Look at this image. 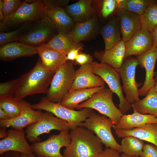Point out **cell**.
<instances>
[{
	"label": "cell",
	"mask_w": 157,
	"mask_h": 157,
	"mask_svg": "<svg viewBox=\"0 0 157 157\" xmlns=\"http://www.w3.org/2000/svg\"><path fill=\"white\" fill-rule=\"evenodd\" d=\"M69 135L71 141L64 150L65 157H96L103 150V143L90 130L78 126Z\"/></svg>",
	"instance_id": "7a4b0ae2"
},
{
	"label": "cell",
	"mask_w": 157,
	"mask_h": 157,
	"mask_svg": "<svg viewBox=\"0 0 157 157\" xmlns=\"http://www.w3.org/2000/svg\"><path fill=\"white\" fill-rule=\"evenodd\" d=\"M6 128L0 127V138H3L6 137L7 135L8 131H6Z\"/></svg>",
	"instance_id": "c3c4849f"
},
{
	"label": "cell",
	"mask_w": 157,
	"mask_h": 157,
	"mask_svg": "<svg viewBox=\"0 0 157 157\" xmlns=\"http://www.w3.org/2000/svg\"><path fill=\"white\" fill-rule=\"evenodd\" d=\"M53 115L46 111L42 113L38 121L27 127L25 131L26 137L30 142H40V135L45 133H48L53 130L60 132L69 131L70 129L68 123Z\"/></svg>",
	"instance_id": "30bf717a"
},
{
	"label": "cell",
	"mask_w": 157,
	"mask_h": 157,
	"mask_svg": "<svg viewBox=\"0 0 157 157\" xmlns=\"http://www.w3.org/2000/svg\"><path fill=\"white\" fill-rule=\"evenodd\" d=\"M114 125L111 120L105 115L94 112L90 116L81 122L78 126L91 131L100 139L106 147L110 148L121 152L120 145L114 138L111 128Z\"/></svg>",
	"instance_id": "8992f818"
},
{
	"label": "cell",
	"mask_w": 157,
	"mask_h": 157,
	"mask_svg": "<svg viewBox=\"0 0 157 157\" xmlns=\"http://www.w3.org/2000/svg\"><path fill=\"white\" fill-rule=\"evenodd\" d=\"M38 54L37 47L20 42H12L1 46L0 58L3 61L10 60Z\"/></svg>",
	"instance_id": "ffe728a7"
},
{
	"label": "cell",
	"mask_w": 157,
	"mask_h": 157,
	"mask_svg": "<svg viewBox=\"0 0 157 157\" xmlns=\"http://www.w3.org/2000/svg\"><path fill=\"white\" fill-rule=\"evenodd\" d=\"M125 53V42L122 40L110 49L96 51L94 53V55L100 62L107 64L118 70L123 64Z\"/></svg>",
	"instance_id": "7402d4cb"
},
{
	"label": "cell",
	"mask_w": 157,
	"mask_h": 157,
	"mask_svg": "<svg viewBox=\"0 0 157 157\" xmlns=\"http://www.w3.org/2000/svg\"><path fill=\"white\" fill-rule=\"evenodd\" d=\"M24 1L3 0V9L5 18L14 13L20 8Z\"/></svg>",
	"instance_id": "74e56055"
},
{
	"label": "cell",
	"mask_w": 157,
	"mask_h": 157,
	"mask_svg": "<svg viewBox=\"0 0 157 157\" xmlns=\"http://www.w3.org/2000/svg\"><path fill=\"white\" fill-rule=\"evenodd\" d=\"M19 78L0 84V98L15 95Z\"/></svg>",
	"instance_id": "8d00e7d4"
},
{
	"label": "cell",
	"mask_w": 157,
	"mask_h": 157,
	"mask_svg": "<svg viewBox=\"0 0 157 157\" xmlns=\"http://www.w3.org/2000/svg\"><path fill=\"white\" fill-rule=\"evenodd\" d=\"M75 70L73 61L67 60L55 72L45 97L49 101L60 103L70 90L74 79Z\"/></svg>",
	"instance_id": "3957f363"
},
{
	"label": "cell",
	"mask_w": 157,
	"mask_h": 157,
	"mask_svg": "<svg viewBox=\"0 0 157 157\" xmlns=\"http://www.w3.org/2000/svg\"><path fill=\"white\" fill-rule=\"evenodd\" d=\"M46 14L55 25L58 32L70 33L75 23L66 13L65 8L56 7L47 9Z\"/></svg>",
	"instance_id": "83f0119b"
},
{
	"label": "cell",
	"mask_w": 157,
	"mask_h": 157,
	"mask_svg": "<svg viewBox=\"0 0 157 157\" xmlns=\"http://www.w3.org/2000/svg\"><path fill=\"white\" fill-rule=\"evenodd\" d=\"M142 26L150 32L157 25V0H155L141 16Z\"/></svg>",
	"instance_id": "836d02e7"
},
{
	"label": "cell",
	"mask_w": 157,
	"mask_h": 157,
	"mask_svg": "<svg viewBox=\"0 0 157 157\" xmlns=\"http://www.w3.org/2000/svg\"><path fill=\"white\" fill-rule=\"evenodd\" d=\"M149 123H157V117L150 114H141L133 111L131 114L123 115L113 127L114 130H129L142 126Z\"/></svg>",
	"instance_id": "cb8c5ba5"
},
{
	"label": "cell",
	"mask_w": 157,
	"mask_h": 157,
	"mask_svg": "<svg viewBox=\"0 0 157 157\" xmlns=\"http://www.w3.org/2000/svg\"><path fill=\"white\" fill-rule=\"evenodd\" d=\"M131 106L133 111L157 117V93L154 86L149 90L145 97L135 102Z\"/></svg>",
	"instance_id": "f1b7e54d"
},
{
	"label": "cell",
	"mask_w": 157,
	"mask_h": 157,
	"mask_svg": "<svg viewBox=\"0 0 157 157\" xmlns=\"http://www.w3.org/2000/svg\"><path fill=\"white\" fill-rule=\"evenodd\" d=\"M3 0H0V21L3 20L5 17L3 14Z\"/></svg>",
	"instance_id": "7dc6e473"
},
{
	"label": "cell",
	"mask_w": 157,
	"mask_h": 157,
	"mask_svg": "<svg viewBox=\"0 0 157 157\" xmlns=\"http://www.w3.org/2000/svg\"><path fill=\"white\" fill-rule=\"evenodd\" d=\"M119 138L133 136L153 144L157 147V123H149L131 130H115Z\"/></svg>",
	"instance_id": "603a6c76"
},
{
	"label": "cell",
	"mask_w": 157,
	"mask_h": 157,
	"mask_svg": "<svg viewBox=\"0 0 157 157\" xmlns=\"http://www.w3.org/2000/svg\"><path fill=\"white\" fill-rule=\"evenodd\" d=\"M47 9L56 7L65 8L67 6L69 0H42Z\"/></svg>",
	"instance_id": "ab89813d"
},
{
	"label": "cell",
	"mask_w": 157,
	"mask_h": 157,
	"mask_svg": "<svg viewBox=\"0 0 157 157\" xmlns=\"http://www.w3.org/2000/svg\"><path fill=\"white\" fill-rule=\"evenodd\" d=\"M116 15L119 21L122 39L124 42L142 27L141 16L137 13L119 8Z\"/></svg>",
	"instance_id": "ac0fdd59"
},
{
	"label": "cell",
	"mask_w": 157,
	"mask_h": 157,
	"mask_svg": "<svg viewBox=\"0 0 157 157\" xmlns=\"http://www.w3.org/2000/svg\"><path fill=\"white\" fill-rule=\"evenodd\" d=\"M113 93L109 89L105 87L87 100L79 104L76 108L81 110L88 108L95 109L109 118L115 125L123 115L113 103Z\"/></svg>",
	"instance_id": "5b68a950"
},
{
	"label": "cell",
	"mask_w": 157,
	"mask_h": 157,
	"mask_svg": "<svg viewBox=\"0 0 157 157\" xmlns=\"http://www.w3.org/2000/svg\"><path fill=\"white\" fill-rule=\"evenodd\" d=\"M69 131H61L58 134L50 135L44 141L33 143L31 146L34 155L37 157H65L61 154L60 149L70 143Z\"/></svg>",
	"instance_id": "7c38bea8"
},
{
	"label": "cell",
	"mask_w": 157,
	"mask_h": 157,
	"mask_svg": "<svg viewBox=\"0 0 157 157\" xmlns=\"http://www.w3.org/2000/svg\"><path fill=\"white\" fill-rule=\"evenodd\" d=\"M99 33L104 40L105 51L122 40L119 21L116 15L100 28Z\"/></svg>",
	"instance_id": "484cf974"
},
{
	"label": "cell",
	"mask_w": 157,
	"mask_h": 157,
	"mask_svg": "<svg viewBox=\"0 0 157 157\" xmlns=\"http://www.w3.org/2000/svg\"><path fill=\"white\" fill-rule=\"evenodd\" d=\"M42 112L33 109L31 105L23 100L21 101V112L17 117L5 120H0V127L22 129L34 124L41 118Z\"/></svg>",
	"instance_id": "5bb4252c"
},
{
	"label": "cell",
	"mask_w": 157,
	"mask_h": 157,
	"mask_svg": "<svg viewBox=\"0 0 157 157\" xmlns=\"http://www.w3.org/2000/svg\"><path fill=\"white\" fill-rule=\"evenodd\" d=\"M0 108L4 111L10 119L18 116L21 112V101L14 97L0 98Z\"/></svg>",
	"instance_id": "e575fe53"
},
{
	"label": "cell",
	"mask_w": 157,
	"mask_h": 157,
	"mask_svg": "<svg viewBox=\"0 0 157 157\" xmlns=\"http://www.w3.org/2000/svg\"><path fill=\"white\" fill-rule=\"evenodd\" d=\"M21 154L16 151H10L0 155V157H21Z\"/></svg>",
	"instance_id": "ee69618b"
},
{
	"label": "cell",
	"mask_w": 157,
	"mask_h": 157,
	"mask_svg": "<svg viewBox=\"0 0 157 157\" xmlns=\"http://www.w3.org/2000/svg\"><path fill=\"white\" fill-rule=\"evenodd\" d=\"M34 110H41L49 112L56 117L67 122L70 129L78 126L79 124L89 117L93 111L92 109L85 108L76 111L69 109L60 103L51 102L45 97L42 98L39 102L31 105Z\"/></svg>",
	"instance_id": "277c9868"
},
{
	"label": "cell",
	"mask_w": 157,
	"mask_h": 157,
	"mask_svg": "<svg viewBox=\"0 0 157 157\" xmlns=\"http://www.w3.org/2000/svg\"><path fill=\"white\" fill-rule=\"evenodd\" d=\"M139 157H157V147L152 144H144Z\"/></svg>",
	"instance_id": "f35d334b"
},
{
	"label": "cell",
	"mask_w": 157,
	"mask_h": 157,
	"mask_svg": "<svg viewBox=\"0 0 157 157\" xmlns=\"http://www.w3.org/2000/svg\"><path fill=\"white\" fill-rule=\"evenodd\" d=\"M10 119L7 114L0 108V120H5Z\"/></svg>",
	"instance_id": "bcb514c9"
},
{
	"label": "cell",
	"mask_w": 157,
	"mask_h": 157,
	"mask_svg": "<svg viewBox=\"0 0 157 157\" xmlns=\"http://www.w3.org/2000/svg\"><path fill=\"white\" fill-rule=\"evenodd\" d=\"M46 44L66 56L72 48L77 45L73 41L69 33L62 32H58Z\"/></svg>",
	"instance_id": "4dcf8cb0"
},
{
	"label": "cell",
	"mask_w": 157,
	"mask_h": 157,
	"mask_svg": "<svg viewBox=\"0 0 157 157\" xmlns=\"http://www.w3.org/2000/svg\"><path fill=\"white\" fill-rule=\"evenodd\" d=\"M77 45L72 48L66 55V60L73 61L75 60L76 57L79 53V51L82 48L81 46Z\"/></svg>",
	"instance_id": "7bdbcfd3"
},
{
	"label": "cell",
	"mask_w": 157,
	"mask_h": 157,
	"mask_svg": "<svg viewBox=\"0 0 157 157\" xmlns=\"http://www.w3.org/2000/svg\"><path fill=\"white\" fill-rule=\"evenodd\" d=\"M154 42V46L157 47V25L155 26L150 32Z\"/></svg>",
	"instance_id": "f6af8a7d"
},
{
	"label": "cell",
	"mask_w": 157,
	"mask_h": 157,
	"mask_svg": "<svg viewBox=\"0 0 157 157\" xmlns=\"http://www.w3.org/2000/svg\"><path fill=\"white\" fill-rule=\"evenodd\" d=\"M8 28V27L2 22H0V31L4 32V31Z\"/></svg>",
	"instance_id": "681fc988"
},
{
	"label": "cell",
	"mask_w": 157,
	"mask_h": 157,
	"mask_svg": "<svg viewBox=\"0 0 157 157\" xmlns=\"http://www.w3.org/2000/svg\"><path fill=\"white\" fill-rule=\"evenodd\" d=\"M124 60L132 55H140L150 50L154 46L151 33L142 28L128 41L125 42Z\"/></svg>",
	"instance_id": "9a60e30c"
},
{
	"label": "cell",
	"mask_w": 157,
	"mask_h": 157,
	"mask_svg": "<svg viewBox=\"0 0 157 157\" xmlns=\"http://www.w3.org/2000/svg\"><path fill=\"white\" fill-rule=\"evenodd\" d=\"M105 87V86H103L69 90L60 104L69 109L74 110L81 103L87 100L93 94Z\"/></svg>",
	"instance_id": "4316f807"
},
{
	"label": "cell",
	"mask_w": 157,
	"mask_h": 157,
	"mask_svg": "<svg viewBox=\"0 0 157 157\" xmlns=\"http://www.w3.org/2000/svg\"><path fill=\"white\" fill-rule=\"evenodd\" d=\"M46 11L42 0H37L31 3L24 0L14 13L2 22L8 28L18 27L25 22H34L47 16Z\"/></svg>",
	"instance_id": "9c48e42d"
},
{
	"label": "cell",
	"mask_w": 157,
	"mask_h": 157,
	"mask_svg": "<svg viewBox=\"0 0 157 157\" xmlns=\"http://www.w3.org/2000/svg\"><path fill=\"white\" fill-rule=\"evenodd\" d=\"M33 22H27L14 31L0 33V45L18 41L20 37L31 27Z\"/></svg>",
	"instance_id": "d590c367"
},
{
	"label": "cell",
	"mask_w": 157,
	"mask_h": 157,
	"mask_svg": "<svg viewBox=\"0 0 157 157\" xmlns=\"http://www.w3.org/2000/svg\"><path fill=\"white\" fill-rule=\"evenodd\" d=\"M37 48L42 65L49 71L55 72L66 61V55L46 44L39 46Z\"/></svg>",
	"instance_id": "44dd1931"
},
{
	"label": "cell",
	"mask_w": 157,
	"mask_h": 157,
	"mask_svg": "<svg viewBox=\"0 0 157 157\" xmlns=\"http://www.w3.org/2000/svg\"><path fill=\"white\" fill-rule=\"evenodd\" d=\"M138 65L136 58L129 56L117 70L122 82V89L125 94V98L131 104L140 99L138 88L142 83L137 82L135 79L136 69Z\"/></svg>",
	"instance_id": "8fae6325"
},
{
	"label": "cell",
	"mask_w": 157,
	"mask_h": 157,
	"mask_svg": "<svg viewBox=\"0 0 157 157\" xmlns=\"http://www.w3.org/2000/svg\"><path fill=\"white\" fill-rule=\"evenodd\" d=\"M122 157H129L125 155L124 154L122 153L121 154ZM132 157H139V156H134Z\"/></svg>",
	"instance_id": "f5cc1de1"
},
{
	"label": "cell",
	"mask_w": 157,
	"mask_h": 157,
	"mask_svg": "<svg viewBox=\"0 0 157 157\" xmlns=\"http://www.w3.org/2000/svg\"><path fill=\"white\" fill-rule=\"evenodd\" d=\"M154 78L155 81L157 79V70L154 72Z\"/></svg>",
	"instance_id": "816d5d0a"
},
{
	"label": "cell",
	"mask_w": 157,
	"mask_h": 157,
	"mask_svg": "<svg viewBox=\"0 0 157 157\" xmlns=\"http://www.w3.org/2000/svg\"><path fill=\"white\" fill-rule=\"evenodd\" d=\"M21 157H28L26 155L21 154Z\"/></svg>",
	"instance_id": "db71d44e"
},
{
	"label": "cell",
	"mask_w": 157,
	"mask_h": 157,
	"mask_svg": "<svg viewBox=\"0 0 157 157\" xmlns=\"http://www.w3.org/2000/svg\"><path fill=\"white\" fill-rule=\"evenodd\" d=\"M100 26L96 15L82 22L75 23L69 34L73 41L77 44L99 33Z\"/></svg>",
	"instance_id": "d6986e66"
},
{
	"label": "cell",
	"mask_w": 157,
	"mask_h": 157,
	"mask_svg": "<svg viewBox=\"0 0 157 157\" xmlns=\"http://www.w3.org/2000/svg\"><path fill=\"white\" fill-rule=\"evenodd\" d=\"M55 73L45 68L39 58L31 70L19 78L14 97L20 101L29 95L47 93Z\"/></svg>",
	"instance_id": "6da1fadb"
},
{
	"label": "cell",
	"mask_w": 157,
	"mask_h": 157,
	"mask_svg": "<svg viewBox=\"0 0 157 157\" xmlns=\"http://www.w3.org/2000/svg\"><path fill=\"white\" fill-rule=\"evenodd\" d=\"M6 137L0 141V154L14 151L24 154L28 157H35L31 147L27 142L23 129L12 128L8 131Z\"/></svg>",
	"instance_id": "4fadbf2b"
},
{
	"label": "cell",
	"mask_w": 157,
	"mask_h": 157,
	"mask_svg": "<svg viewBox=\"0 0 157 157\" xmlns=\"http://www.w3.org/2000/svg\"><path fill=\"white\" fill-rule=\"evenodd\" d=\"M93 5L97 15L104 22L115 15L119 8L118 0H93Z\"/></svg>",
	"instance_id": "f546056e"
},
{
	"label": "cell",
	"mask_w": 157,
	"mask_h": 157,
	"mask_svg": "<svg viewBox=\"0 0 157 157\" xmlns=\"http://www.w3.org/2000/svg\"><path fill=\"white\" fill-rule=\"evenodd\" d=\"M76 64L81 66L87 63H91L92 61V57L90 54L79 53L75 60Z\"/></svg>",
	"instance_id": "60d3db41"
},
{
	"label": "cell",
	"mask_w": 157,
	"mask_h": 157,
	"mask_svg": "<svg viewBox=\"0 0 157 157\" xmlns=\"http://www.w3.org/2000/svg\"><path fill=\"white\" fill-rule=\"evenodd\" d=\"M105 83L93 72L91 63H87L75 70L74 79L70 90L105 86Z\"/></svg>",
	"instance_id": "e0dca14e"
},
{
	"label": "cell",
	"mask_w": 157,
	"mask_h": 157,
	"mask_svg": "<svg viewBox=\"0 0 157 157\" xmlns=\"http://www.w3.org/2000/svg\"><path fill=\"white\" fill-rule=\"evenodd\" d=\"M139 65L145 69V81L142 86L139 89V96H146L149 90L154 86L155 81L154 78V69L157 59V47L155 46L149 51L142 55L136 56Z\"/></svg>",
	"instance_id": "2e32d148"
},
{
	"label": "cell",
	"mask_w": 157,
	"mask_h": 157,
	"mask_svg": "<svg viewBox=\"0 0 157 157\" xmlns=\"http://www.w3.org/2000/svg\"><path fill=\"white\" fill-rule=\"evenodd\" d=\"M154 87L155 90L156 92L157 93V79L155 81V83L154 85Z\"/></svg>",
	"instance_id": "f907efd6"
},
{
	"label": "cell",
	"mask_w": 157,
	"mask_h": 157,
	"mask_svg": "<svg viewBox=\"0 0 157 157\" xmlns=\"http://www.w3.org/2000/svg\"><path fill=\"white\" fill-rule=\"evenodd\" d=\"M91 64L93 72L102 78L111 91L117 95L119 101V109L123 115L125 114L131 109V106L123 95L118 70L107 64L101 62H92Z\"/></svg>",
	"instance_id": "52a82bcc"
},
{
	"label": "cell",
	"mask_w": 157,
	"mask_h": 157,
	"mask_svg": "<svg viewBox=\"0 0 157 157\" xmlns=\"http://www.w3.org/2000/svg\"><path fill=\"white\" fill-rule=\"evenodd\" d=\"M58 33L55 25L47 16L33 22L18 41L37 47L46 44Z\"/></svg>",
	"instance_id": "ba28073f"
},
{
	"label": "cell",
	"mask_w": 157,
	"mask_h": 157,
	"mask_svg": "<svg viewBox=\"0 0 157 157\" xmlns=\"http://www.w3.org/2000/svg\"><path fill=\"white\" fill-rule=\"evenodd\" d=\"M144 144L143 140L131 136L126 137L122 140L121 152L129 157L139 156Z\"/></svg>",
	"instance_id": "1f68e13d"
},
{
	"label": "cell",
	"mask_w": 157,
	"mask_h": 157,
	"mask_svg": "<svg viewBox=\"0 0 157 157\" xmlns=\"http://www.w3.org/2000/svg\"><path fill=\"white\" fill-rule=\"evenodd\" d=\"M119 7L140 16L155 0H118Z\"/></svg>",
	"instance_id": "d6a6232c"
},
{
	"label": "cell",
	"mask_w": 157,
	"mask_h": 157,
	"mask_svg": "<svg viewBox=\"0 0 157 157\" xmlns=\"http://www.w3.org/2000/svg\"><path fill=\"white\" fill-rule=\"evenodd\" d=\"M120 152L115 149L106 147L96 157H122Z\"/></svg>",
	"instance_id": "b9f144b4"
},
{
	"label": "cell",
	"mask_w": 157,
	"mask_h": 157,
	"mask_svg": "<svg viewBox=\"0 0 157 157\" xmlns=\"http://www.w3.org/2000/svg\"><path fill=\"white\" fill-rule=\"evenodd\" d=\"M93 3L92 0H80L67 5L65 10L74 22H82L96 15Z\"/></svg>",
	"instance_id": "d4e9b609"
}]
</instances>
